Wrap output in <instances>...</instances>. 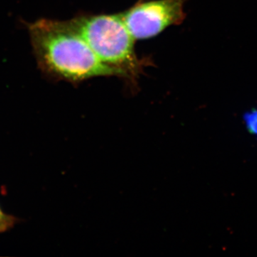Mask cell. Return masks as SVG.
<instances>
[{
  "instance_id": "6da1fadb",
  "label": "cell",
  "mask_w": 257,
  "mask_h": 257,
  "mask_svg": "<svg viewBox=\"0 0 257 257\" xmlns=\"http://www.w3.org/2000/svg\"><path fill=\"white\" fill-rule=\"evenodd\" d=\"M29 35L39 68L47 77L78 84L98 77H119L106 65L69 20L42 19L28 24Z\"/></svg>"
},
{
  "instance_id": "7a4b0ae2",
  "label": "cell",
  "mask_w": 257,
  "mask_h": 257,
  "mask_svg": "<svg viewBox=\"0 0 257 257\" xmlns=\"http://www.w3.org/2000/svg\"><path fill=\"white\" fill-rule=\"evenodd\" d=\"M69 22L98 58L119 72L121 78L135 82L150 64L137 55L135 40L120 14L81 15Z\"/></svg>"
},
{
  "instance_id": "3957f363",
  "label": "cell",
  "mask_w": 257,
  "mask_h": 257,
  "mask_svg": "<svg viewBox=\"0 0 257 257\" xmlns=\"http://www.w3.org/2000/svg\"><path fill=\"white\" fill-rule=\"evenodd\" d=\"M187 0H140L130 9L120 13L135 40L156 36L186 18L184 3Z\"/></svg>"
},
{
  "instance_id": "277c9868",
  "label": "cell",
  "mask_w": 257,
  "mask_h": 257,
  "mask_svg": "<svg viewBox=\"0 0 257 257\" xmlns=\"http://www.w3.org/2000/svg\"><path fill=\"white\" fill-rule=\"evenodd\" d=\"M22 221L17 216L11 215L5 212L0 206V233L6 232Z\"/></svg>"
},
{
  "instance_id": "5b68a950",
  "label": "cell",
  "mask_w": 257,
  "mask_h": 257,
  "mask_svg": "<svg viewBox=\"0 0 257 257\" xmlns=\"http://www.w3.org/2000/svg\"><path fill=\"white\" fill-rule=\"evenodd\" d=\"M243 119L248 133L257 137V109L246 111L243 114Z\"/></svg>"
}]
</instances>
